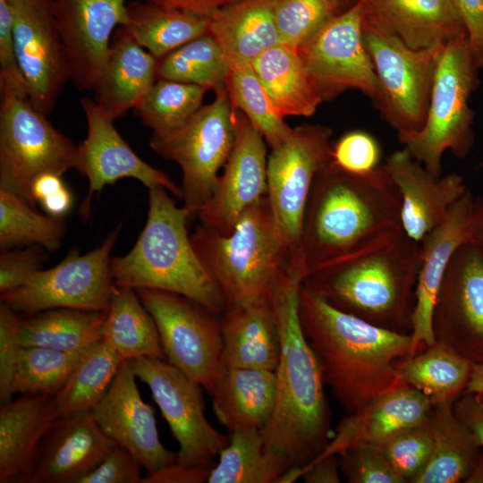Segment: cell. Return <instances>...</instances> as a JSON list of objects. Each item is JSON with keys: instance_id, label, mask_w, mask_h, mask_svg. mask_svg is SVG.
<instances>
[{"instance_id": "6da1fadb", "label": "cell", "mask_w": 483, "mask_h": 483, "mask_svg": "<svg viewBox=\"0 0 483 483\" xmlns=\"http://www.w3.org/2000/svg\"><path fill=\"white\" fill-rule=\"evenodd\" d=\"M306 270L292 258L271 301L278 324L280 355L273 413L260 430L264 450L280 479L300 471L325 449L334 431L319 361L301 328L299 293Z\"/></svg>"}, {"instance_id": "7a4b0ae2", "label": "cell", "mask_w": 483, "mask_h": 483, "mask_svg": "<svg viewBox=\"0 0 483 483\" xmlns=\"http://www.w3.org/2000/svg\"><path fill=\"white\" fill-rule=\"evenodd\" d=\"M302 331L327 385L347 414L405 383L398 361L411 356V335L342 311L304 288L299 293Z\"/></svg>"}, {"instance_id": "3957f363", "label": "cell", "mask_w": 483, "mask_h": 483, "mask_svg": "<svg viewBox=\"0 0 483 483\" xmlns=\"http://www.w3.org/2000/svg\"><path fill=\"white\" fill-rule=\"evenodd\" d=\"M419 256L420 242L397 228L309 272L302 286L342 311L410 333Z\"/></svg>"}, {"instance_id": "277c9868", "label": "cell", "mask_w": 483, "mask_h": 483, "mask_svg": "<svg viewBox=\"0 0 483 483\" xmlns=\"http://www.w3.org/2000/svg\"><path fill=\"white\" fill-rule=\"evenodd\" d=\"M401 211L384 165L354 174L329 161L314 179L304 213L299 255L306 273L401 228Z\"/></svg>"}, {"instance_id": "5b68a950", "label": "cell", "mask_w": 483, "mask_h": 483, "mask_svg": "<svg viewBox=\"0 0 483 483\" xmlns=\"http://www.w3.org/2000/svg\"><path fill=\"white\" fill-rule=\"evenodd\" d=\"M191 217L166 189L149 188L144 228L128 253L112 257V276L115 285L178 293L220 316L226 301L193 248L187 230Z\"/></svg>"}, {"instance_id": "8992f818", "label": "cell", "mask_w": 483, "mask_h": 483, "mask_svg": "<svg viewBox=\"0 0 483 483\" xmlns=\"http://www.w3.org/2000/svg\"><path fill=\"white\" fill-rule=\"evenodd\" d=\"M191 241L219 285L226 308L271 301L296 256L276 225L267 196L242 214L230 234L201 224Z\"/></svg>"}, {"instance_id": "52a82bcc", "label": "cell", "mask_w": 483, "mask_h": 483, "mask_svg": "<svg viewBox=\"0 0 483 483\" xmlns=\"http://www.w3.org/2000/svg\"><path fill=\"white\" fill-rule=\"evenodd\" d=\"M478 70L468 34L446 45L436 55L423 127L416 131L398 132L400 143L436 178L441 177L445 151L463 158L472 147L474 113L469 98L479 82Z\"/></svg>"}, {"instance_id": "ba28073f", "label": "cell", "mask_w": 483, "mask_h": 483, "mask_svg": "<svg viewBox=\"0 0 483 483\" xmlns=\"http://www.w3.org/2000/svg\"><path fill=\"white\" fill-rule=\"evenodd\" d=\"M215 99L202 106L181 126L152 133L150 148L160 157L178 164L183 207L191 217L198 216L210 199L218 171L225 166L234 143L232 103L225 88Z\"/></svg>"}, {"instance_id": "9c48e42d", "label": "cell", "mask_w": 483, "mask_h": 483, "mask_svg": "<svg viewBox=\"0 0 483 483\" xmlns=\"http://www.w3.org/2000/svg\"><path fill=\"white\" fill-rule=\"evenodd\" d=\"M76 146L38 112L29 98L2 93L0 106V190L18 195L33 208L34 181L63 175L76 167Z\"/></svg>"}, {"instance_id": "30bf717a", "label": "cell", "mask_w": 483, "mask_h": 483, "mask_svg": "<svg viewBox=\"0 0 483 483\" xmlns=\"http://www.w3.org/2000/svg\"><path fill=\"white\" fill-rule=\"evenodd\" d=\"M135 291L157 325L167 361L211 394L225 369L220 316L178 293Z\"/></svg>"}, {"instance_id": "8fae6325", "label": "cell", "mask_w": 483, "mask_h": 483, "mask_svg": "<svg viewBox=\"0 0 483 483\" xmlns=\"http://www.w3.org/2000/svg\"><path fill=\"white\" fill-rule=\"evenodd\" d=\"M121 229L118 225L100 246L85 254L72 250L56 266L40 269L21 287L0 293V301L26 315L59 308L106 311L115 288L111 252Z\"/></svg>"}, {"instance_id": "7c38bea8", "label": "cell", "mask_w": 483, "mask_h": 483, "mask_svg": "<svg viewBox=\"0 0 483 483\" xmlns=\"http://www.w3.org/2000/svg\"><path fill=\"white\" fill-rule=\"evenodd\" d=\"M363 41L379 83L373 102L398 132L419 131L427 119L438 51L411 49L363 22Z\"/></svg>"}, {"instance_id": "4fadbf2b", "label": "cell", "mask_w": 483, "mask_h": 483, "mask_svg": "<svg viewBox=\"0 0 483 483\" xmlns=\"http://www.w3.org/2000/svg\"><path fill=\"white\" fill-rule=\"evenodd\" d=\"M331 128L301 124L267 157V197L274 219L294 255H299L304 213L314 179L332 160Z\"/></svg>"}, {"instance_id": "5bb4252c", "label": "cell", "mask_w": 483, "mask_h": 483, "mask_svg": "<svg viewBox=\"0 0 483 483\" xmlns=\"http://www.w3.org/2000/svg\"><path fill=\"white\" fill-rule=\"evenodd\" d=\"M130 361L136 377L150 389L179 444L177 462L211 466L229 436L217 431L208 420L203 387L164 359L142 357Z\"/></svg>"}, {"instance_id": "9a60e30c", "label": "cell", "mask_w": 483, "mask_h": 483, "mask_svg": "<svg viewBox=\"0 0 483 483\" xmlns=\"http://www.w3.org/2000/svg\"><path fill=\"white\" fill-rule=\"evenodd\" d=\"M364 5L358 0L297 47L323 101L359 89L374 102L379 83L363 41Z\"/></svg>"}, {"instance_id": "2e32d148", "label": "cell", "mask_w": 483, "mask_h": 483, "mask_svg": "<svg viewBox=\"0 0 483 483\" xmlns=\"http://www.w3.org/2000/svg\"><path fill=\"white\" fill-rule=\"evenodd\" d=\"M8 1L15 54L27 84L29 100L47 116L64 85L71 80L52 0Z\"/></svg>"}, {"instance_id": "e0dca14e", "label": "cell", "mask_w": 483, "mask_h": 483, "mask_svg": "<svg viewBox=\"0 0 483 483\" xmlns=\"http://www.w3.org/2000/svg\"><path fill=\"white\" fill-rule=\"evenodd\" d=\"M436 342L483 364V252L465 242L453 254L432 313Z\"/></svg>"}, {"instance_id": "ac0fdd59", "label": "cell", "mask_w": 483, "mask_h": 483, "mask_svg": "<svg viewBox=\"0 0 483 483\" xmlns=\"http://www.w3.org/2000/svg\"><path fill=\"white\" fill-rule=\"evenodd\" d=\"M80 106L87 121V136L77 148L76 167L88 179V193L80 208L86 221L91 212L95 193L123 178H133L148 189L161 186L177 198L181 188L167 174L142 160L126 143L94 99L83 97Z\"/></svg>"}, {"instance_id": "d6986e66", "label": "cell", "mask_w": 483, "mask_h": 483, "mask_svg": "<svg viewBox=\"0 0 483 483\" xmlns=\"http://www.w3.org/2000/svg\"><path fill=\"white\" fill-rule=\"evenodd\" d=\"M233 149L210 199L198 214L201 224L225 235L267 192V144L242 111L233 109Z\"/></svg>"}, {"instance_id": "ffe728a7", "label": "cell", "mask_w": 483, "mask_h": 483, "mask_svg": "<svg viewBox=\"0 0 483 483\" xmlns=\"http://www.w3.org/2000/svg\"><path fill=\"white\" fill-rule=\"evenodd\" d=\"M71 73L79 90H93L107 61L111 35L129 21L125 0H52Z\"/></svg>"}, {"instance_id": "44dd1931", "label": "cell", "mask_w": 483, "mask_h": 483, "mask_svg": "<svg viewBox=\"0 0 483 483\" xmlns=\"http://www.w3.org/2000/svg\"><path fill=\"white\" fill-rule=\"evenodd\" d=\"M130 360H123L101 401L89 411L116 445L129 450L148 475L177 462V453L167 450L157 433L155 411L138 389Z\"/></svg>"}, {"instance_id": "7402d4cb", "label": "cell", "mask_w": 483, "mask_h": 483, "mask_svg": "<svg viewBox=\"0 0 483 483\" xmlns=\"http://www.w3.org/2000/svg\"><path fill=\"white\" fill-rule=\"evenodd\" d=\"M115 445L90 411L60 414L39 445L26 483H79Z\"/></svg>"}, {"instance_id": "603a6c76", "label": "cell", "mask_w": 483, "mask_h": 483, "mask_svg": "<svg viewBox=\"0 0 483 483\" xmlns=\"http://www.w3.org/2000/svg\"><path fill=\"white\" fill-rule=\"evenodd\" d=\"M475 199L467 191L451 207L445 219L420 241L419 267L411 316V356L433 345L432 313L450 259L466 242Z\"/></svg>"}, {"instance_id": "cb8c5ba5", "label": "cell", "mask_w": 483, "mask_h": 483, "mask_svg": "<svg viewBox=\"0 0 483 483\" xmlns=\"http://www.w3.org/2000/svg\"><path fill=\"white\" fill-rule=\"evenodd\" d=\"M364 23L415 50L438 51L468 34L453 0H363Z\"/></svg>"}, {"instance_id": "d4e9b609", "label": "cell", "mask_w": 483, "mask_h": 483, "mask_svg": "<svg viewBox=\"0 0 483 483\" xmlns=\"http://www.w3.org/2000/svg\"><path fill=\"white\" fill-rule=\"evenodd\" d=\"M383 165L401 195L402 228L419 242L468 190L462 175L436 178L405 148L392 153Z\"/></svg>"}, {"instance_id": "484cf974", "label": "cell", "mask_w": 483, "mask_h": 483, "mask_svg": "<svg viewBox=\"0 0 483 483\" xmlns=\"http://www.w3.org/2000/svg\"><path fill=\"white\" fill-rule=\"evenodd\" d=\"M431 405L426 395L404 384L347 414L317 458L361 445H380L395 432L424 421Z\"/></svg>"}, {"instance_id": "4316f807", "label": "cell", "mask_w": 483, "mask_h": 483, "mask_svg": "<svg viewBox=\"0 0 483 483\" xmlns=\"http://www.w3.org/2000/svg\"><path fill=\"white\" fill-rule=\"evenodd\" d=\"M60 413L55 394H23L0 408V483H26L39 445Z\"/></svg>"}, {"instance_id": "83f0119b", "label": "cell", "mask_w": 483, "mask_h": 483, "mask_svg": "<svg viewBox=\"0 0 483 483\" xmlns=\"http://www.w3.org/2000/svg\"><path fill=\"white\" fill-rule=\"evenodd\" d=\"M220 319L225 369L275 371L280 355V336L271 301L227 307Z\"/></svg>"}, {"instance_id": "f1b7e54d", "label": "cell", "mask_w": 483, "mask_h": 483, "mask_svg": "<svg viewBox=\"0 0 483 483\" xmlns=\"http://www.w3.org/2000/svg\"><path fill=\"white\" fill-rule=\"evenodd\" d=\"M95 84L94 100L114 121L136 108L157 79L158 60L122 29Z\"/></svg>"}, {"instance_id": "f546056e", "label": "cell", "mask_w": 483, "mask_h": 483, "mask_svg": "<svg viewBox=\"0 0 483 483\" xmlns=\"http://www.w3.org/2000/svg\"><path fill=\"white\" fill-rule=\"evenodd\" d=\"M215 415L229 432L261 430L269 420L276 398L275 371L225 369L211 393Z\"/></svg>"}, {"instance_id": "4dcf8cb0", "label": "cell", "mask_w": 483, "mask_h": 483, "mask_svg": "<svg viewBox=\"0 0 483 483\" xmlns=\"http://www.w3.org/2000/svg\"><path fill=\"white\" fill-rule=\"evenodd\" d=\"M274 0H239L210 18L208 34L230 61L251 64L281 44L275 23Z\"/></svg>"}, {"instance_id": "1f68e13d", "label": "cell", "mask_w": 483, "mask_h": 483, "mask_svg": "<svg viewBox=\"0 0 483 483\" xmlns=\"http://www.w3.org/2000/svg\"><path fill=\"white\" fill-rule=\"evenodd\" d=\"M251 65L282 117L310 116L323 102L297 48L276 45Z\"/></svg>"}, {"instance_id": "d6a6232c", "label": "cell", "mask_w": 483, "mask_h": 483, "mask_svg": "<svg viewBox=\"0 0 483 483\" xmlns=\"http://www.w3.org/2000/svg\"><path fill=\"white\" fill-rule=\"evenodd\" d=\"M453 404L431 405L427 420L432 434V453L411 483H460L471 473L481 448L454 416Z\"/></svg>"}, {"instance_id": "836d02e7", "label": "cell", "mask_w": 483, "mask_h": 483, "mask_svg": "<svg viewBox=\"0 0 483 483\" xmlns=\"http://www.w3.org/2000/svg\"><path fill=\"white\" fill-rule=\"evenodd\" d=\"M102 340L123 360L142 357L165 360L157 325L134 289L115 285Z\"/></svg>"}, {"instance_id": "e575fe53", "label": "cell", "mask_w": 483, "mask_h": 483, "mask_svg": "<svg viewBox=\"0 0 483 483\" xmlns=\"http://www.w3.org/2000/svg\"><path fill=\"white\" fill-rule=\"evenodd\" d=\"M129 21L121 29L157 60L208 33L210 18L147 2L129 5Z\"/></svg>"}, {"instance_id": "d590c367", "label": "cell", "mask_w": 483, "mask_h": 483, "mask_svg": "<svg viewBox=\"0 0 483 483\" xmlns=\"http://www.w3.org/2000/svg\"><path fill=\"white\" fill-rule=\"evenodd\" d=\"M106 311L59 308L20 318L24 347H45L67 352H83L102 340Z\"/></svg>"}, {"instance_id": "8d00e7d4", "label": "cell", "mask_w": 483, "mask_h": 483, "mask_svg": "<svg viewBox=\"0 0 483 483\" xmlns=\"http://www.w3.org/2000/svg\"><path fill=\"white\" fill-rule=\"evenodd\" d=\"M472 365L447 346L436 342L398 361L396 370L408 386L426 395L431 404L454 402L469 382Z\"/></svg>"}, {"instance_id": "74e56055", "label": "cell", "mask_w": 483, "mask_h": 483, "mask_svg": "<svg viewBox=\"0 0 483 483\" xmlns=\"http://www.w3.org/2000/svg\"><path fill=\"white\" fill-rule=\"evenodd\" d=\"M123 361L103 340L84 350L66 383L55 394L59 413L91 411L106 394Z\"/></svg>"}, {"instance_id": "f35d334b", "label": "cell", "mask_w": 483, "mask_h": 483, "mask_svg": "<svg viewBox=\"0 0 483 483\" xmlns=\"http://www.w3.org/2000/svg\"><path fill=\"white\" fill-rule=\"evenodd\" d=\"M229 71V58L208 33L158 60L157 78L197 84L216 91L225 88Z\"/></svg>"}, {"instance_id": "ab89813d", "label": "cell", "mask_w": 483, "mask_h": 483, "mask_svg": "<svg viewBox=\"0 0 483 483\" xmlns=\"http://www.w3.org/2000/svg\"><path fill=\"white\" fill-rule=\"evenodd\" d=\"M225 89L233 109L242 111L249 118L271 149L290 137L292 128L274 106L251 64L230 61Z\"/></svg>"}, {"instance_id": "60d3db41", "label": "cell", "mask_w": 483, "mask_h": 483, "mask_svg": "<svg viewBox=\"0 0 483 483\" xmlns=\"http://www.w3.org/2000/svg\"><path fill=\"white\" fill-rule=\"evenodd\" d=\"M211 467L208 483H278L280 474L264 450L259 429L230 432L227 445Z\"/></svg>"}, {"instance_id": "b9f144b4", "label": "cell", "mask_w": 483, "mask_h": 483, "mask_svg": "<svg viewBox=\"0 0 483 483\" xmlns=\"http://www.w3.org/2000/svg\"><path fill=\"white\" fill-rule=\"evenodd\" d=\"M66 231L62 217L38 213L23 198L0 190V247L38 245L47 251L60 247Z\"/></svg>"}, {"instance_id": "7bdbcfd3", "label": "cell", "mask_w": 483, "mask_h": 483, "mask_svg": "<svg viewBox=\"0 0 483 483\" xmlns=\"http://www.w3.org/2000/svg\"><path fill=\"white\" fill-rule=\"evenodd\" d=\"M208 90L197 84L158 79L135 110L153 133L167 132L181 126L202 106Z\"/></svg>"}, {"instance_id": "ee69618b", "label": "cell", "mask_w": 483, "mask_h": 483, "mask_svg": "<svg viewBox=\"0 0 483 483\" xmlns=\"http://www.w3.org/2000/svg\"><path fill=\"white\" fill-rule=\"evenodd\" d=\"M83 352L24 347L13 382L14 394H57Z\"/></svg>"}, {"instance_id": "f6af8a7d", "label": "cell", "mask_w": 483, "mask_h": 483, "mask_svg": "<svg viewBox=\"0 0 483 483\" xmlns=\"http://www.w3.org/2000/svg\"><path fill=\"white\" fill-rule=\"evenodd\" d=\"M332 0H274L273 12L281 44L297 48L337 14Z\"/></svg>"}, {"instance_id": "bcb514c9", "label": "cell", "mask_w": 483, "mask_h": 483, "mask_svg": "<svg viewBox=\"0 0 483 483\" xmlns=\"http://www.w3.org/2000/svg\"><path fill=\"white\" fill-rule=\"evenodd\" d=\"M380 446L398 475L404 482L411 483L432 453L433 439L427 419L395 432Z\"/></svg>"}, {"instance_id": "7dc6e473", "label": "cell", "mask_w": 483, "mask_h": 483, "mask_svg": "<svg viewBox=\"0 0 483 483\" xmlns=\"http://www.w3.org/2000/svg\"><path fill=\"white\" fill-rule=\"evenodd\" d=\"M341 473L351 483H405L380 445H361L337 455Z\"/></svg>"}, {"instance_id": "c3c4849f", "label": "cell", "mask_w": 483, "mask_h": 483, "mask_svg": "<svg viewBox=\"0 0 483 483\" xmlns=\"http://www.w3.org/2000/svg\"><path fill=\"white\" fill-rule=\"evenodd\" d=\"M24 346L21 341L18 313L0 303V402L12 401L13 382Z\"/></svg>"}, {"instance_id": "681fc988", "label": "cell", "mask_w": 483, "mask_h": 483, "mask_svg": "<svg viewBox=\"0 0 483 483\" xmlns=\"http://www.w3.org/2000/svg\"><path fill=\"white\" fill-rule=\"evenodd\" d=\"M380 148L377 140L360 131H349L333 143L332 161L342 169L367 174L377 167Z\"/></svg>"}, {"instance_id": "f907efd6", "label": "cell", "mask_w": 483, "mask_h": 483, "mask_svg": "<svg viewBox=\"0 0 483 483\" xmlns=\"http://www.w3.org/2000/svg\"><path fill=\"white\" fill-rule=\"evenodd\" d=\"M46 250L38 245H30L23 250H1L0 293L21 287L39 271L48 258Z\"/></svg>"}, {"instance_id": "816d5d0a", "label": "cell", "mask_w": 483, "mask_h": 483, "mask_svg": "<svg viewBox=\"0 0 483 483\" xmlns=\"http://www.w3.org/2000/svg\"><path fill=\"white\" fill-rule=\"evenodd\" d=\"M0 89L1 93L29 98L27 84L15 54L8 0H0Z\"/></svg>"}, {"instance_id": "f5cc1de1", "label": "cell", "mask_w": 483, "mask_h": 483, "mask_svg": "<svg viewBox=\"0 0 483 483\" xmlns=\"http://www.w3.org/2000/svg\"><path fill=\"white\" fill-rule=\"evenodd\" d=\"M142 468L135 455L123 446L115 445L79 483H142Z\"/></svg>"}, {"instance_id": "db71d44e", "label": "cell", "mask_w": 483, "mask_h": 483, "mask_svg": "<svg viewBox=\"0 0 483 483\" xmlns=\"http://www.w3.org/2000/svg\"><path fill=\"white\" fill-rule=\"evenodd\" d=\"M453 411L474 443L483 448V392L462 393L454 401Z\"/></svg>"}, {"instance_id": "11a10c76", "label": "cell", "mask_w": 483, "mask_h": 483, "mask_svg": "<svg viewBox=\"0 0 483 483\" xmlns=\"http://www.w3.org/2000/svg\"><path fill=\"white\" fill-rule=\"evenodd\" d=\"M465 25L470 49L479 68L483 67V0H453Z\"/></svg>"}, {"instance_id": "9f6ffc18", "label": "cell", "mask_w": 483, "mask_h": 483, "mask_svg": "<svg viewBox=\"0 0 483 483\" xmlns=\"http://www.w3.org/2000/svg\"><path fill=\"white\" fill-rule=\"evenodd\" d=\"M211 466H188L178 462L143 478L142 483L207 482Z\"/></svg>"}, {"instance_id": "6f0895ef", "label": "cell", "mask_w": 483, "mask_h": 483, "mask_svg": "<svg viewBox=\"0 0 483 483\" xmlns=\"http://www.w3.org/2000/svg\"><path fill=\"white\" fill-rule=\"evenodd\" d=\"M340 468L337 455L317 458L301 470V478L307 483H339Z\"/></svg>"}, {"instance_id": "680465c9", "label": "cell", "mask_w": 483, "mask_h": 483, "mask_svg": "<svg viewBox=\"0 0 483 483\" xmlns=\"http://www.w3.org/2000/svg\"><path fill=\"white\" fill-rule=\"evenodd\" d=\"M157 5L212 18L222 8L239 0H146Z\"/></svg>"}, {"instance_id": "91938a15", "label": "cell", "mask_w": 483, "mask_h": 483, "mask_svg": "<svg viewBox=\"0 0 483 483\" xmlns=\"http://www.w3.org/2000/svg\"><path fill=\"white\" fill-rule=\"evenodd\" d=\"M64 182L62 180V176L53 173H46L39 175L33 182L31 187V195L33 200L41 202L46 198L51 196L56 191L63 189Z\"/></svg>"}, {"instance_id": "94428289", "label": "cell", "mask_w": 483, "mask_h": 483, "mask_svg": "<svg viewBox=\"0 0 483 483\" xmlns=\"http://www.w3.org/2000/svg\"><path fill=\"white\" fill-rule=\"evenodd\" d=\"M466 242L483 252V199H475L467 227Z\"/></svg>"}, {"instance_id": "6125c7cd", "label": "cell", "mask_w": 483, "mask_h": 483, "mask_svg": "<svg viewBox=\"0 0 483 483\" xmlns=\"http://www.w3.org/2000/svg\"><path fill=\"white\" fill-rule=\"evenodd\" d=\"M40 204L47 215L62 217L70 210L72 204V196L69 189L64 186L60 191L43 199Z\"/></svg>"}, {"instance_id": "be15d7a7", "label": "cell", "mask_w": 483, "mask_h": 483, "mask_svg": "<svg viewBox=\"0 0 483 483\" xmlns=\"http://www.w3.org/2000/svg\"><path fill=\"white\" fill-rule=\"evenodd\" d=\"M483 392V364H473L470 377L463 393Z\"/></svg>"}, {"instance_id": "e7e4bbea", "label": "cell", "mask_w": 483, "mask_h": 483, "mask_svg": "<svg viewBox=\"0 0 483 483\" xmlns=\"http://www.w3.org/2000/svg\"><path fill=\"white\" fill-rule=\"evenodd\" d=\"M465 483H483V451L480 452L478 461Z\"/></svg>"}, {"instance_id": "03108f58", "label": "cell", "mask_w": 483, "mask_h": 483, "mask_svg": "<svg viewBox=\"0 0 483 483\" xmlns=\"http://www.w3.org/2000/svg\"><path fill=\"white\" fill-rule=\"evenodd\" d=\"M336 7L338 8L340 4L352 1V0H332ZM358 0H354V2H357Z\"/></svg>"}]
</instances>
